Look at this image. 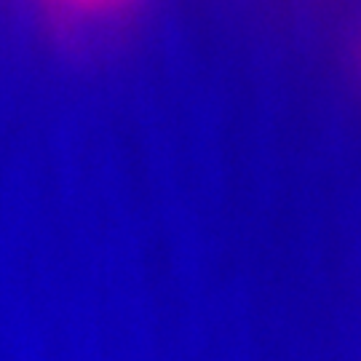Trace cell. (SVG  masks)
<instances>
[{
	"mask_svg": "<svg viewBox=\"0 0 361 361\" xmlns=\"http://www.w3.org/2000/svg\"><path fill=\"white\" fill-rule=\"evenodd\" d=\"M56 6L67 8L70 13L78 16H102L121 8V6H129L131 0H54Z\"/></svg>",
	"mask_w": 361,
	"mask_h": 361,
	"instance_id": "cell-1",
	"label": "cell"
}]
</instances>
